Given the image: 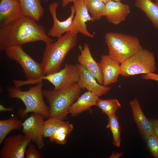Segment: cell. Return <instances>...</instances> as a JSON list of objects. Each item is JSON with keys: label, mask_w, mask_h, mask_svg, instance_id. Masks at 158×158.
I'll return each instance as SVG.
<instances>
[{"label": "cell", "mask_w": 158, "mask_h": 158, "mask_svg": "<svg viewBox=\"0 0 158 158\" xmlns=\"http://www.w3.org/2000/svg\"><path fill=\"white\" fill-rule=\"evenodd\" d=\"M95 106L99 108L103 113L108 116L115 114L121 108V105L116 99H98Z\"/></svg>", "instance_id": "obj_25"}, {"label": "cell", "mask_w": 158, "mask_h": 158, "mask_svg": "<svg viewBox=\"0 0 158 158\" xmlns=\"http://www.w3.org/2000/svg\"><path fill=\"white\" fill-rule=\"evenodd\" d=\"M65 121L55 117H49L44 121L43 127L44 137L49 138L54 133L57 128Z\"/></svg>", "instance_id": "obj_27"}, {"label": "cell", "mask_w": 158, "mask_h": 158, "mask_svg": "<svg viewBox=\"0 0 158 158\" xmlns=\"http://www.w3.org/2000/svg\"><path fill=\"white\" fill-rule=\"evenodd\" d=\"M130 105L134 120L141 135L145 140L153 133L151 122L144 114L137 99L135 98L131 101Z\"/></svg>", "instance_id": "obj_18"}, {"label": "cell", "mask_w": 158, "mask_h": 158, "mask_svg": "<svg viewBox=\"0 0 158 158\" xmlns=\"http://www.w3.org/2000/svg\"><path fill=\"white\" fill-rule=\"evenodd\" d=\"M79 78V73L76 65L66 63L64 68L58 72L45 75L35 81L26 80L25 83L35 84L43 81V80H46L54 85V90L57 91L77 83Z\"/></svg>", "instance_id": "obj_8"}, {"label": "cell", "mask_w": 158, "mask_h": 158, "mask_svg": "<svg viewBox=\"0 0 158 158\" xmlns=\"http://www.w3.org/2000/svg\"><path fill=\"white\" fill-rule=\"evenodd\" d=\"M99 97L90 91L85 92L77 99L69 109V114L75 116L96 105Z\"/></svg>", "instance_id": "obj_19"}, {"label": "cell", "mask_w": 158, "mask_h": 158, "mask_svg": "<svg viewBox=\"0 0 158 158\" xmlns=\"http://www.w3.org/2000/svg\"><path fill=\"white\" fill-rule=\"evenodd\" d=\"M113 1H121V0H111Z\"/></svg>", "instance_id": "obj_37"}, {"label": "cell", "mask_w": 158, "mask_h": 158, "mask_svg": "<svg viewBox=\"0 0 158 158\" xmlns=\"http://www.w3.org/2000/svg\"><path fill=\"white\" fill-rule=\"evenodd\" d=\"M44 118L40 114L34 113L22 124V132L24 135L34 142L39 149L44 146L43 132Z\"/></svg>", "instance_id": "obj_10"}, {"label": "cell", "mask_w": 158, "mask_h": 158, "mask_svg": "<svg viewBox=\"0 0 158 158\" xmlns=\"http://www.w3.org/2000/svg\"><path fill=\"white\" fill-rule=\"evenodd\" d=\"M75 0H62L61 3V6L62 7H65L70 2H73ZM45 1H47L49 0H45Z\"/></svg>", "instance_id": "obj_34"}, {"label": "cell", "mask_w": 158, "mask_h": 158, "mask_svg": "<svg viewBox=\"0 0 158 158\" xmlns=\"http://www.w3.org/2000/svg\"><path fill=\"white\" fill-rule=\"evenodd\" d=\"M104 38L108 55L120 64L143 48L138 38L131 35L109 32Z\"/></svg>", "instance_id": "obj_5"}, {"label": "cell", "mask_w": 158, "mask_h": 158, "mask_svg": "<svg viewBox=\"0 0 158 158\" xmlns=\"http://www.w3.org/2000/svg\"><path fill=\"white\" fill-rule=\"evenodd\" d=\"M54 41L46 34L43 26L25 16L0 29V50L2 51L28 43L42 41L47 44Z\"/></svg>", "instance_id": "obj_1"}, {"label": "cell", "mask_w": 158, "mask_h": 158, "mask_svg": "<svg viewBox=\"0 0 158 158\" xmlns=\"http://www.w3.org/2000/svg\"><path fill=\"white\" fill-rule=\"evenodd\" d=\"M147 147L153 156L158 158V136L152 133L145 140Z\"/></svg>", "instance_id": "obj_28"}, {"label": "cell", "mask_w": 158, "mask_h": 158, "mask_svg": "<svg viewBox=\"0 0 158 158\" xmlns=\"http://www.w3.org/2000/svg\"><path fill=\"white\" fill-rule=\"evenodd\" d=\"M5 52L8 58L16 61L20 65L27 80L35 81L45 75L42 63L37 62L30 56L22 46L11 47Z\"/></svg>", "instance_id": "obj_7"}, {"label": "cell", "mask_w": 158, "mask_h": 158, "mask_svg": "<svg viewBox=\"0 0 158 158\" xmlns=\"http://www.w3.org/2000/svg\"><path fill=\"white\" fill-rule=\"evenodd\" d=\"M142 78L146 80H153L158 81V74L154 73H149L141 75Z\"/></svg>", "instance_id": "obj_30"}, {"label": "cell", "mask_w": 158, "mask_h": 158, "mask_svg": "<svg viewBox=\"0 0 158 158\" xmlns=\"http://www.w3.org/2000/svg\"><path fill=\"white\" fill-rule=\"evenodd\" d=\"M89 13L96 20L105 16V4L100 0H84Z\"/></svg>", "instance_id": "obj_24"}, {"label": "cell", "mask_w": 158, "mask_h": 158, "mask_svg": "<svg viewBox=\"0 0 158 158\" xmlns=\"http://www.w3.org/2000/svg\"><path fill=\"white\" fill-rule=\"evenodd\" d=\"M81 90L77 83L59 91L43 90L44 97L49 104V117L65 120L70 107L80 96Z\"/></svg>", "instance_id": "obj_4"}, {"label": "cell", "mask_w": 158, "mask_h": 158, "mask_svg": "<svg viewBox=\"0 0 158 158\" xmlns=\"http://www.w3.org/2000/svg\"><path fill=\"white\" fill-rule=\"evenodd\" d=\"M73 3L75 13L73 19V25L76 31L86 37H93V35L87 30L86 22H93L96 20L90 16L84 0H75Z\"/></svg>", "instance_id": "obj_14"}, {"label": "cell", "mask_w": 158, "mask_h": 158, "mask_svg": "<svg viewBox=\"0 0 158 158\" xmlns=\"http://www.w3.org/2000/svg\"><path fill=\"white\" fill-rule=\"evenodd\" d=\"M78 47L80 54L78 56V62L95 77L99 84L103 85L102 75L100 64L92 57L88 45L85 43L83 48L81 45L79 46Z\"/></svg>", "instance_id": "obj_17"}, {"label": "cell", "mask_w": 158, "mask_h": 158, "mask_svg": "<svg viewBox=\"0 0 158 158\" xmlns=\"http://www.w3.org/2000/svg\"><path fill=\"white\" fill-rule=\"evenodd\" d=\"M43 81L35 86L29 87L26 91L21 90L13 86L7 88L8 96L11 99L17 98L21 100L24 104L25 109H20L19 113L22 117L26 116L30 112L40 114L44 118L49 117V107L45 104L43 95Z\"/></svg>", "instance_id": "obj_3"}, {"label": "cell", "mask_w": 158, "mask_h": 158, "mask_svg": "<svg viewBox=\"0 0 158 158\" xmlns=\"http://www.w3.org/2000/svg\"><path fill=\"white\" fill-rule=\"evenodd\" d=\"M135 4L145 14L154 27L158 30V5L152 0H135Z\"/></svg>", "instance_id": "obj_21"}, {"label": "cell", "mask_w": 158, "mask_h": 158, "mask_svg": "<svg viewBox=\"0 0 158 158\" xmlns=\"http://www.w3.org/2000/svg\"><path fill=\"white\" fill-rule=\"evenodd\" d=\"M78 33L75 31L67 32L55 42L46 44L42 62L45 75L61 70L66 56L76 44Z\"/></svg>", "instance_id": "obj_2"}, {"label": "cell", "mask_w": 158, "mask_h": 158, "mask_svg": "<svg viewBox=\"0 0 158 158\" xmlns=\"http://www.w3.org/2000/svg\"><path fill=\"white\" fill-rule=\"evenodd\" d=\"M155 2L158 5V0H155Z\"/></svg>", "instance_id": "obj_36"}, {"label": "cell", "mask_w": 158, "mask_h": 158, "mask_svg": "<svg viewBox=\"0 0 158 158\" xmlns=\"http://www.w3.org/2000/svg\"><path fill=\"white\" fill-rule=\"evenodd\" d=\"M31 140L25 135L17 134L6 138L0 150V158H24Z\"/></svg>", "instance_id": "obj_9"}, {"label": "cell", "mask_w": 158, "mask_h": 158, "mask_svg": "<svg viewBox=\"0 0 158 158\" xmlns=\"http://www.w3.org/2000/svg\"><path fill=\"white\" fill-rule=\"evenodd\" d=\"M121 75L125 77L154 73L156 69L154 54L143 48L121 63Z\"/></svg>", "instance_id": "obj_6"}, {"label": "cell", "mask_w": 158, "mask_h": 158, "mask_svg": "<svg viewBox=\"0 0 158 158\" xmlns=\"http://www.w3.org/2000/svg\"><path fill=\"white\" fill-rule=\"evenodd\" d=\"M105 16L107 20L115 25L124 21L131 12L129 5L111 0L105 4Z\"/></svg>", "instance_id": "obj_16"}, {"label": "cell", "mask_w": 158, "mask_h": 158, "mask_svg": "<svg viewBox=\"0 0 158 158\" xmlns=\"http://www.w3.org/2000/svg\"><path fill=\"white\" fill-rule=\"evenodd\" d=\"M73 128V125L69 121H65L56 130L54 134L49 138L50 142L64 145L67 142V138Z\"/></svg>", "instance_id": "obj_23"}, {"label": "cell", "mask_w": 158, "mask_h": 158, "mask_svg": "<svg viewBox=\"0 0 158 158\" xmlns=\"http://www.w3.org/2000/svg\"><path fill=\"white\" fill-rule=\"evenodd\" d=\"M108 123L106 127L110 130L113 138V143L119 147L121 145V128L118 117L115 114L108 116Z\"/></svg>", "instance_id": "obj_26"}, {"label": "cell", "mask_w": 158, "mask_h": 158, "mask_svg": "<svg viewBox=\"0 0 158 158\" xmlns=\"http://www.w3.org/2000/svg\"><path fill=\"white\" fill-rule=\"evenodd\" d=\"M21 120L16 116H13L9 118L0 120V145L6 137L12 130H20L22 128Z\"/></svg>", "instance_id": "obj_22"}, {"label": "cell", "mask_w": 158, "mask_h": 158, "mask_svg": "<svg viewBox=\"0 0 158 158\" xmlns=\"http://www.w3.org/2000/svg\"><path fill=\"white\" fill-rule=\"evenodd\" d=\"M25 157L26 158H43V157L36 149L35 146L31 143L27 148Z\"/></svg>", "instance_id": "obj_29"}, {"label": "cell", "mask_w": 158, "mask_h": 158, "mask_svg": "<svg viewBox=\"0 0 158 158\" xmlns=\"http://www.w3.org/2000/svg\"><path fill=\"white\" fill-rule=\"evenodd\" d=\"M123 154V153L122 152H113L110 157V158H118L121 156Z\"/></svg>", "instance_id": "obj_32"}, {"label": "cell", "mask_w": 158, "mask_h": 158, "mask_svg": "<svg viewBox=\"0 0 158 158\" xmlns=\"http://www.w3.org/2000/svg\"><path fill=\"white\" fill-rule=\"evenodd\" d=\"M105 4L109 0H100Z\"/></svg>", "instance_id": "obj_35"}, {"label": "cell", "mask_w": 158, "mask_h": 158, "mask_svg": "<svg viewBox=\"0 0 158 158\" xmlns=\"http://www.w3.org/2000/svg\"><path fill=\"white\" fill-rule=\"evenodd\" d=\"M75 65L80 74L77 84L81 89H86L99 97L106 94L110 90L111 87L99 84L95 77L81 65L78 63Z\"/></svg>", "instance_id": "obj_12"}, {"label": "cell", "mask_w": 158, "mask_h": 158, "mask_svg": "<svg viewBox=\"0 0 158 158\" xmlns=\"http://www.w3.org/2000/svg\"><path fill=\"white\" fill-rule=\"evenodd\" d=\"M14 111V109L13 108H6L3 105L0 104V111Z\"/></svg>", "instance_id": "obj_33"}, {"label": "cell", "mask_w": 158, "mask_h": 158, "mask_svg": "<svg viewBox=\"0 0 158 158\" xmlns=\"http://www.w3.org/2000/svg\"><path fill=\"white\" fill-rule=\"evenodd\" d=\"M22 9L24 16L38 21L43 16L44 10L40 0H18Z\"/></svg>", "instance_id": "obj_20"}, {"label": "cell", "mask_w": 158, "mask_h": 158, "mask_svg": "<svg viewBox=\"0 0 158 158\" xmlns=\"http://www.w3.org/2000/svg\"><path fill=\"white\" fill-rule=\"evenodd\" d=\"M24 14L18 0H0V28H4Z\"/></svg>", "instance_id": "obj_13"}, {"label": "cell", "mask_w": 158, "mask_h": 158, "mask_svg": "<svg viewBox=\"0 0 158 158\" xmlns=\"http://www.w3.org/2000/svg\"><path fill=\"white\" fill-rule=\"evenodd\" d=\"M59 4L58 2H54L49 6V10L53 20V25L47 34L49 36L58 38L62 36L65 33L76 31L73 25V19L75 13L74 6L73 5L70 7L71 14L68 18L65 20L60 21L58 19L56 13Z\"/></svg>", "instance_id": "obj_11"}, {"label": "cell", "mask_w": 158, "mask_h": 158, "mask_svg": "<svg viewBox=\"0 0 158 158\" xmlns=\"http://www.w3.org/2000/svg\"><path fill=\"white\" fill-rule=\"evenodd\" d=\"M149 119L151 123L153 133L158 136V120Z\"/></svg>", "instance_id": "obj_31"}, {"label": "cell", "mask_w": 158, "mask_h": 158, "mask_svg": "<svg viewBox=\"0 0 158 158\" xmlns=\"http://www.w3.org/2000/svg\"><path fill=\"white\" fill-rule=\"evenodd\" d=\"M101 59L99 63L102 73L103 85L108 86L116 83L121 74V64L109 55H102Z\"/></svg>", "instance_id": "obj_15"}]
</instances>
